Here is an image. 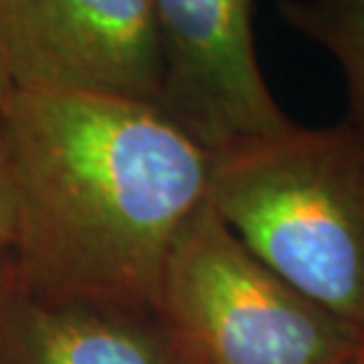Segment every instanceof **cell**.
<instances>
[{"instance_id":"cell-1","label":"cell","mask_w":364,"mask_h":364,"mask_svg":"<svg viewBox=\"0 0 364 364\" xmlns=\"http://www.w3.org/2000/svg\"><path fill=\"white\" fill-rule=\"evenodd\" d=\"M0 125L17 198L14 280L45 299L158 313L214 153L158 104L95 92L12 90Z\"/></svg>"},{"instance_id":"cell-2","label":"cell","mask_w":364,"mask_h":364,"mask_svg":"<svg viewBox=\"0 0 364 364\" xmlns=\"http://www.w3.org/2000/svg\"><path fill=\"white\" fill-rule=\"evenodd\" d=\"M207 203L275 275L364 331V129L294 122L219 153Z\"/></svg>"},{"instance_id":"cell-3","label":"cell","mask_w":364,"mask_h":364,"mask_svg":"<svg viewBox=\"0 0 364 364\" xmlns=\"http://www.w3.org/2000/svg\"><path fill=\"white\" fill-rule=\"evenodd\" d=\"M158 315L188 364H355L364 331L261 263L212 205L176 235Z\"/></svg>"},{"instance_id":"cell-4","label":"cell","mask_w":364,"mask_h":364,"mask_svg":"<svg viewBox=\"0 0 364 364\" xmlns=\"http://www.w3.org/2000/svg\"><path fill=\"white\" fill-rule=\"evenodd\" d=\"M151 3L162 59L158 106L186 134L219 156L294 125L259 64V0Z\"/></svg>"},{"instance_id":"cell-5","label":"cell","mask_w":364,"mask_h":364,"mask_svg":"<svg viewBox=\"0 0 364 364\" xmlns=\"http://www.w3.org/2000/svg\"><path fill=\"white\" fill-rule=\"evenodd\" d=\"M0 59L12 90L158 104L162 59L151 0H0Z\"/></svg>"},{"instance_id":"cell-6","label":"cell","mask_w":364,"mask_h":364,"mask_svg":"<svg viewBox=\"0 0 364 364\" xmlns=\"http://www.w3.org/2000/svg\"><path fill=\"white\" fill-rule=\"evenodd\" d=\"M0 364H183L158 313L45 299L0 268Z\"/></svg>"},{"instance_id":"cell-7","label":"cell","mask_w":364,"mask_h":364,"mask_svg":"<svg viewBox=\"0 0 364 364\" xmlns=\"http://www.w3.org/2000/svg\"><path fill=\"white\" fill-rule=\"evenodd\" d=\"M277 17L336 59L350 95L348 120L364 129V0H277Z\"/></svg>"},{"instance_id":"cell-8","label":"cell","mask_w":364,"mask_h":364,"mask_svg":"<svg viewBox=\"0 0 364 364\" xmlns=\"http://www.w3.org/2000/svg\"><path fill=\"white\" fill-rule=\"evenodd\" d=\"M14 228H17V198H14L10 151H7L5 132L0 125V268L10 261L14 247Z\"/></svg>"},{"instance_id":"cell-9","label":"cell","mask_w":364,"mask_h":364,"mask_svg":"<svg viewBox=\"0 0 364 364\" xmlns=\"http://www.w3.org/2000/svg\"><path fill=\"white\" fill-rule=\"evenodd\" d=\"M10 92H12V85H10V78H7V73H5L3 59H0V106H3L5 99L10 97Z\"/></svg>"},{"instance_id":"cell-10","label":"cell","mask_w":364,"mask_h":364,"mask_svg":"<svg viewBox=\"0 0 364 364\" xmlns=\"http://www.w3.org/2000/svg\"><path fill=\"white\" fill-rule=\"evenodd\" d=\"M355 364H364V350H362V355H360V360L355 362Z\"/></svg>"},{"instance_id":"cell-11","label":"cell","mask_w":364,"mask_h":364,"mask_svg":"<svg viewBox=\"0 0 364 364\" xmlns=\"http://www.w3.org/2000/svg\"><path fill=\"white\" fill-rule=\"evenodd\" d=\"M181 360H183V358H181ZM183 364H188V362H186V360H183Z\"/></svg>"}]
</instances>
